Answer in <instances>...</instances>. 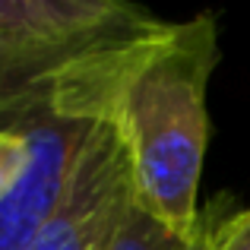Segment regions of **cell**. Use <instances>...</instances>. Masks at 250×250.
<instances>
[{
    "mask_svg": "<svg viewBox=\"0 0 250 250\" xmlns=\"http://www.w3.org/2000/svg\"><path fill=\"white\" fill-rule=\"evenodd\" d=\"M215 63V16L200 13L181 22L152 19L85 54L51 85L61 108L114 124L133 162L136 206L181 238L203 231L206 92Z\"/></svg>",
    "mask_w": 250,
    "mask_h": 250,
    "instance_id": "cell-1",
    "label": "cell"
},
{
    "mask_svg": "<svg viewBox=\"0 0 250 250\" xmlns=\"http://www.w3.org/2000/svg\"><path fill=\"white\" fill-rule=\"evenodd\" d=\"M152 13L117 0H0V121Z\"/></svg>",
    "mask_w": 250,
    "mask_h": 250,
    "instance_id": "cell-2",
    "label": "cell"
},
{
    "mask_svg": "<svg viewBox=\"0 0 250 250\" xmlns=\"http://www.w3.org/2000/svg\"><path fill=\"white\" fill-rule=\"evenodd\" d=\"M51 85L0 121V127L22 133L29 146L19 177L0 196V250H29L57 215L85 136L98 121L61 108Z\"/></svg>",
    "mask_w": 250,
    "mask_h": 250,
    "instance_id": "cell-3",
    "label": "cell"
},
{
    "mask_svg": "<svg viewBox=\"0 0 250 250\" xmlns=\"http://www.w3.org/2000/svg\"><path fill=\"white\" fill-rule=\"evenodd\" d=\"M136 203L133 162L114 124L95 121L57 215L29 250H108Z\"/></svg>",
    "mask_w": 250,
    "mask_h": 250,
    "instance_id": "cell-4",
    "label": "cell"
},
{
    "mask_svg": "<svg viewBox=\"0 0 250 250\" xmlns=\"http://www.w3.org/2000/svg\"><path fill=\"white\" fill-rule=\"evenodd\" d=\"M203 241H206V222L196 238H181L133 203L108 250H203Z\"/></svg>",
    "mask_w": 250,
    "mask_h": 250,
    "instance_id": "cell-5",
    "label": "cell"
},
{
    "mask_svg": "<svg viewBox=\"0 0 250 250\" xmlns=\"http://www.w3.org/2000/svg\"><path fill=\"white\" fill-rule=\"evenodd\" d=\"M203 250H250V206L219 225H206Z\"/></svg>",
    "mask_w": 250,
    "mask_h": 250,
    "instance_id": "cell-6",
    "label": "cell"
},
{
    "mask_svg": "<svg viewBox=\"0 0 250 250\" xmlns=\"http://www.w3.org/2000/svg\"><path fill=\"white\" fill-rule=\"evenodd\" d=\"M25 136L16 133V130L0 127V196L13 187V181L19 177V171L25 165Z\"/></svg>",
    "mask_w": 250,
    "mask_h": 250,
    "instance_id": "cell-7",
    "label": "cell"
}]
</instances>
